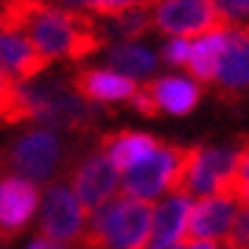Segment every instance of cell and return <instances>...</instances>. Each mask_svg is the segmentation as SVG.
<instances>
[{"label":"cell","instance_id":"1","mask_svg":"<svg viewBox=\"0 0 249 249\" xmlns=\"http://www.w3.org/2000/svg\"><path fill=\"white\" fill-rule=\"evenodd\" d=\"M0 20L3 28L23 31L31 48L45 62L84 59L104 45L90 14L68 12L45 0H6L0 6Z\"/></svg>","mask_w":249,"mask_h":249},{"label":"cell","instance_id":"2","mask_svg":"<svg viewBox=\"0 0 249 249\" xmlns=\"http://www.w3.org/2000/svg\"><path fill=\"white\" fill-rule=\"evenodd\" d=\"M179 191L199 199L230 193L247 204V146L188 148Z\"/></svg>","mask_w":249,"mask_h":249},{"label":"cell","instance_id":"3","mask_svg":"<svg viewBox=\"0 0 249 249\" xmlns=\"http://www.w3.org/2000/svg\"><path fill=\"white\" fill-rule=\"evenodd\" d=\"M81 244L84 249H146L151 244V204L118 193L90 213Z\"/></svg>","mask_w":249,"mask_h":249},{"label":"cell","instance_id":"4","mask_svg":"<svg viewBox=\"0 0 249 249\" xmlns=\"http://www.w3.org/2000/svg\"><path fill=\"white\" fill-rule=\"evenodd\" d=\"M185 160H188V148L160 143L146 160H140L135 168L121 174V193L132 196L137 202L151 204L162 199L165 193L179 191Z\"/></svg>","mask_w":249,"mask_h":249},{"label":"cell","instance_id":"5","mask_svg":"<svg viewBox=\"0 0 249 249\" xmlns=\"http://www.w3.org/2000/svg\"><path fill=\"white\" fill-rule=\"evenodd\" d=\"M39 230L42 238H51L56 244H70V241H81L84 224H87V213L73 196L70 185L53 182L48 185V191L39 199Z\"/></svg>","mask_w":249,"mask_h":249},{"label":"cell","instance_id":"6","mask_svg":"<svg viewBox=\"0 0 249 249\" xmlns=\"http://www.w3.org/2000/svg\"><path fill=\"white\" fill-rule=\"evenodd\" d=\"M12 168L17 177H23L28 182H45L53 177V171L59 168L62 160V143L53 129L39 126V129H28L20 140L14 143L12 154Z\"/></svg>","mask_w":249,"mask_h":249},{"label":"cell","instance_id":"7","mask_svg":"<svg viewBox=\"0 0 249 249\" xmlns=\"http://www.w3.org/2000/svg\"><path fill=\"white\" fill-rule=\"evenodd\" d=\"M151 25L171 36H199L221 25V17L215 12L213 0H154Z\"/></svg>","mask_w":249,"mask_h":249},{"label":"cell","instance_id":"8","mask_svg":"<svg viewBox=\"0 0 249 249\" xmlns=\"http://www.w3.org/2000/svg\"><path fill=\"white\" fill-rule=\"evenodd\" d=\"M70 191L84 207V213H92L121 193V174L104 157V151H95L73 171Z\"/></svg>","mask_w":249,"mask_h":249},{"label":"cell","instance_id":"9","mask_svg":"<svg viewBox=\"0 0 249 249\" xmlns=\"http://www.w3.org/2000/svg\"><path fill=\"white\" fill-rule=\"evenodd\" d=\"M247 204L238 202L230 193H218V196H204L199 202H193L191 215H188V235L191 241H224L230 227L235 221V215L244 210Z\"/></svg>","mask_w":249,"mask_h":249},{"label":"cell","instance_id":"10","mask_svg":"<svg viewBox=\"0 0 249 249\" xmlns=\"http://www.w3.org/2000/svg\"><path fill=\"white\" fill-rule=\"evenodd\" d=\"M36 210H39V191L34 182L17 174L0 177V238H12L14 232H20Z\"/></svg>","mask_w":249,"mask_h":249},{"label":"cell","instance_id":"11","mask_svg":"<svg viewBox=\"0 0 249 249\" xmlns=\"http://www.w3.org/2000/svg\"><path fill=\"white\" fill-rule=\"evenodd\" d=\"M193 207V196L182 191H171L151 207V244L157 247H182L188 235V215Z\"/></svg>","mask_w":249,"mask_h":249},{"label":"cell","instance_id":"12","mask_svg":"<svg viewBox=\"0 0 249 249\" xmlns=\"http://www.w3.org/2000/svg\"><path fill=\"white\" fill-rule=\"evenodd\" d=\"M48 68V62L36 53L23 31L3 28L0 31V76L12 84H25L39 76Z\"/></svg>","mask_w":249,"mask_h":249},{"label":"cell","instance_id":"13","mask_svg":"<svg viewBox=\"0 0 249 249\" xmlns=\"http://www.w3.org/2000/svg\"><path fill=\"white\" fill-rule=\"evenodd\" d=\"M73 87L84 101L90 104H118V101H132L137 92V81L126 79L121 73H115L109 68H92V70H81Z\"/></svg>","mask_w":249,"mask_h":249},{"label":"cell","instance_id":"14","mask_svg":"<svg viewBox=\"0 0 249 249\" xmlns=\"http://www.w3.org/2000/svg\"><path fill=\"white\" fill-rule=\"evenodd\" d=\"M218 87H224L227 92H238L247 90L249 81V42H247V31L241 25H230V34H227V45L224 53L218 59V68H215V79Z\"/></svg>","mask_w":249,"mask_h":249},{"label":"cell","instance_id":"15","mask_svg":"<svg viewBox=\"0 0 249 249\" xmlns=\"http://www.w3.org/2000/svg\"><path fill=\"white\" fill-rule=\"evenodd\" d=\"M148 98L154 104L157 112H168V115H188L196 109V104L202 98L199 84L188 76H162L154 79L146 87Z\"/></svg>","mask_w":249,"mask_h":249},{"label":"cell","instance_id":"16","mask_svg":"<svg viewBox=\"0 0 249 249\" xmlns=\"http://www.w3.org/2000/svg\"><path fill=\"white\" fill-rule=\"evenodd\" d=\"M227 34H230V25H215L210 31L199 34L191 42V56H188V70H191L193 81H213L215 79V68H218V59L224 53L227 45Z\"/></svg>","mask_w":249,"mask_h":249},{"label":"cell","instance_id":"17","mask_svg":"<svg viewBox=\"0 0 249 249\" xmlns=\"http://www.w3.org/2000/svg\"><path fill=\"white\" fill-rule=\"evenodd\" d=\"M160 143L151 135H143V132H118V135H109L104 140V157L115 165L118 174H126L129 168H135L140 160H146Z\"/></svg>","mask_w":249,"mask_h":249},{"label":"cell","instance_id":"18","mask_svg":"<svg viewBox=\"0 0 249 249\" xmlns=\"http://www.w3.org/2000/svg\"><path fill=\"white\" fill-rule=\"evenodd\" d=\"M157 53L146 45H137V42H115L107 48V68L121 73L126 79H148L154 70H157Z\"/></svg>","mask_w":249,"mask_h":249},{"label":"cell","instance_id":"19","mask_svg":"<svg viewBox=\"0 0 249 249\" xmlns=\"http://www.w3.org/2000/svg\"><path fill=\"white\" fill-rule=\"evenodd\" d=\"M148 25H151V12L148 9H132V12L124 14H112L107 17L104 25H95L98 28V36H112L118 42H132L135 36L146 34Z\"/></svg>","mask_w":249,"mask_h":249},{"label":"cell","instance_id":"20","mask_svg":"<svg viewBox=\"0 0 249 249\" xmlns=\"http://www.w3.org/2000/svg\"><path fill=\"white\" fill-rule=\"evenodd\" d=\"M213 6L224 25H241L249 12V0H213Z\"/></svg>","mask_w":249,"mask_h":249},{"label":"cell","instance_id":"21","mask_svg":"<svg viewBox=\"0 0 249 249\" xmlns=\"http://www.w3.org/2000/svg\"><path fill=\"white\" fill-rule=\"evenodd\" d=\"M154 0H95V12L92 14H104V17H112V14H124L132 9H151Z\"/></svg>","mask_w":249,"mask_h":249},{"label":"cell","instance_id":"22","mask_svg":"<svg viewBox=\"0 0 249 249\" xmlns=\"http://www.w3.org/2000/svg\"><path fill=\"white\" fill-rule=\"evenodd\" d=\"M162 59L174 65V68H179V65H188V56H191V39H185V36H171L168 42L162 45Z\"/></svg>","mask_w":249,"mask_h":249},{"label":"cell","instance_id":"23","mask_svg":"<svg viewBox=\"0 0 249 249\" xmlns=\"http://www.w3.org/2000/svg\"><path fill=\"white\" fill-rule=\"evenodd\" d=\"M28 249H65V244H56V241H51V238H36V241H31L28 244Z\"/></svg>","mask_w":249,"mask_h":249},{"label":"cell","instance_id":"24","mask_svg":"<svg viewBox=\"0 0 249 249\" xmlns=\"http://www.w3.org/2000/svg\"><path fill=\"white\" fill-rule=\"evenodd\" d=\"M179 249H218V244H213V241H188Z\"/></svg>","mask_w":249,"mask_h":249},{"label":"cell","instance_id":"25","mask_svg":"<svg viewBox=\"0 0 249 249\" xmlns=\"http://www.w3.org/2000/svg\"><path fill=\"white\" fill-rule=\"evenodd\" d=\"M9 90H12V81H6L3 76H0V109H3V104H6V98H9Z\"/></svg>","mask_w":249,"mask_h":249},{"label":"cell","instance_id":"26","mask_svg":"<svg viewBox=\"0 0 249 249\" xmlns=\"http://www.w3.org/2000/svg\"><path fill=\"white\" fill-rule=\"evenodd\" d=\"M146 249H179V247H157V244H148Z\"/></svg>","mask_w":249,"mask_h":249},{"label":"cell","instance_id":"27","mask_svg":"<svg viewBox=\"0 0 249 249\" xmlns=\"http://www.w3.org/2000/svg\"><path fill=\"white\" fill-rule=\"evenodd\" d=\"M0 31H3V20H0Z\"/></svg>","mask_w":249,"mask_h":249}]
</instances>
